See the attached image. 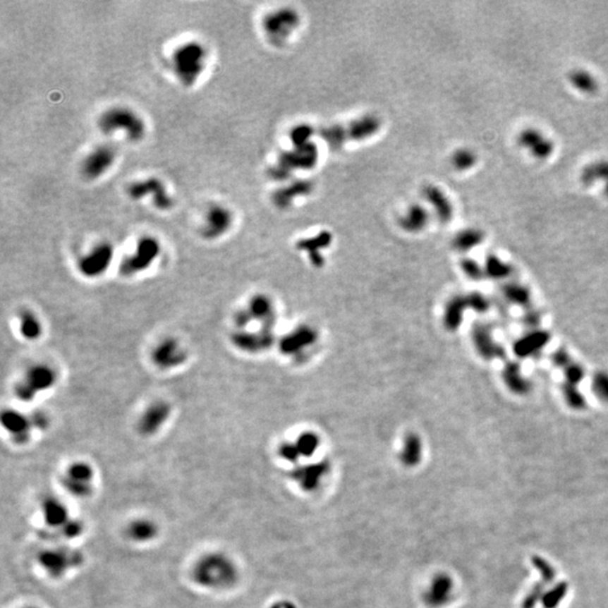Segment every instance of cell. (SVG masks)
<instances>
[{
  "label": "cell",
  "mask_w": 608,
  "mask_h": 608,
  "mask_svg": "<svg viewBox=\"0 0 608 608\" xmlns=\"http://www.w3.org/2000/svg\"><path fill=\"white\" fill-rule=\"evenodd\" d=\"M192 578L198 587L213 592L235 586L239 570L235 561L221 552H211L197 559L192 569Z\"/></svg>",
  "instance_id": "obj_1"
},
{
  "label": "cell",
  "mask_w": 608,
  "mask_h": 608,
  "mask_svg": "<svg viewBox=\"0 0 608 608\" xmlns=\"http://www.w3.org/2000/svg\"><path fill=\"white\" fill-rule=\"evenodd\" d=\"M382 121L373 114L363 115L343 124L324 126L319 135L330 149L339 150L349 142H360L374 137L381 130Z\"/></svg>",
  "instance_id": "obj_2"
},
{
  "label": "cell",
  "mask_w": 608,
  "mask_h": 608,
  "mask_svg": "<svg viewBox=\"0 0 608 608\" xmlns=\"http://www.w3.org/2000/svg\"><path fill=\"white\" fill-rule=\"evenodd\" d=\"M207 66V50L203 43L187 41L178 45L171 56L173 73L179 84L192 88L197 84Z\"/></svg>",
  "instance_id": "obj_3"
},
{
  "label": "cell",
  "mask_w": 608,
  "mask_h": 608,
  "mask_svg": "<svg viewBox=\"0 0 608 608\" xmlns=\"http://www.w3.org/2000/svg\"><path fill=\"white\" fill-rule=\"evenodd\" d=\"M97 126L107 135L122 132L130 142H140L147 134V124L142 116L137 111L123 105L104 111L98 118Z\"/></svg>",
  "instance_id": "obj_4"
},
{
  "label": "cell",
  "mask_w": 608,
  "mask_h": 608,
  "mask_svg": "<svg viewBox=\"0 0 608 608\" xmlns=\"http://www.w3.org/2000/svg\"><path fill=\"white\" fill-rule=\"evenodd\" d=\"M58 382L56 368L45 363H37L26 370L22 379L15 384L14 394L20 401H34L39 394L54 388Z\"/></svg>",
  "instance_id": "obj_5"
},
{
  "label": "cell",
  "mask_w": 608,
  "mask_h": 608,
  "mask_svg": "<svg viewBox=\"0 0 608 608\" xmlns=\"http://www.w3.org/2000/svg\"><path fill=\"white\" fill-rule=\"evenodd\" d=\"M292 150L283 152L276 164L268 169L271 178L283 181L288 178L296 171H309L318 162V148L315 143L304 145H293Z\"/></svg>",
  "instance_id": "obj_6"
},
{
  "label": "cell",
  "mask_w": 608,
  "mask_h": 608,
  "mask_svg": "<svg viewBox=\"0 0 608 608\" xmlns=\"http://www.w3.org/2000/svg\"><path fill=\"white\" fill-rule=\"evenodd\" d=\"M162 254V243L152 236H145L138 241L131 255L123 258L120 264V274L123 277L137 276L148 271Z\"/></svg>",
  "instance_id": "obj_7"
},
{
  "label": "cell",
  "mask_w": 608,
  "mask_h": 608,
  "mask_svg": "<svg viewBox=\"0 0 608 608\" xmlns=\"http://www.w3.org/2000/svg\"><path fill=\"white\" fill-rule=\"evenodd\" d=\"M301 17L294 8H279L268 13L262 20V30L273 44H284L299 28Z\"/></svg>",
  "instance_id": "obj_8"
},
{
  "label": "cell",
  "mask_w": 608,
  "mask_h": 608,
  "mask_svg": "<svg viewBox=\"0 0 608 608\" xmlns=\"http://www.w3.org/2000/svg\"><path fill=\"white\" fill-rule=\"evenodd\" d=\"M126 194L132 201H141L151 197L154 209L166 212L174 207V200L167 192L165 183L158 177L151 176L131 183L126 188Z\"/></svg>",
  "instance_id": "obj_9"
},
{
  "label": "cell",
  "mask_w": 608,
  "mask_h": 608,
  "mask_svg": "<svg viewBox=\"0 0 608 608\" xmlns=\"http://www.w3.org/2000/svg\"><path fill=\"white\" fill-rule=\"evenodd\" d=\"M95 471L84 461L73 462L68 466L61 477L62 488L77 498L90 497L94 490Z\"/></svg>",
  "instance_id": "obj_10"
},
{
  "label": "cell",
  "mask_w": 608,
  "mask_h": 608,
  "mask_svg": "<svg viewBox=\"0 0 608 608\" xmlns=\"http://www.w3.org/2000/svg\"><path fill=\"white\" fill-rule=\"evenodd\" d=\"M114 260V247L112 243L103 241L97 243L86 255L79 258L77 268L81 276L95 279L103 276Z\"/></svg>",
  "instance_id": "obj_11"
},
{
  "label": "cell",
  "mask_w": 608,
  "mask_h": 608,
  "mask_svg": "<svg viewBox=\"0 0 608 608\" xmlns=\"http://www.w3.org/2000/svg\"><path fill=\"white\" fill-rule=\"evenodd\" d=\"M188 353L176 338H164L150 353V360L160 371H173L184 365Z\"/></svg>",
  "instance_id": "obj_12"
},
{
  "label": "cell",
  "mask_w": 608,
  "mask_h": 608,
  "mask_svg": "<svg viewBox=\"0 0 608 608\" xmlns=\"http://www.w3.org/2000/svg\"><path fill=\"white\" fill-rule=\"evenodd\" d=\"M233 213L228 207L215 203L209 205L204 214L201 236L207 241H218L224 237L233 226Z\"/></svg>",
  "instance_id": "obj_13"
},
{
  "label": "cell",
  "mask_w": 608,
  "mask_h": 608,
  "mask_svg": "<svg viewBox=\"0 0 608 608\" xmlns=\"http://www.w3.org/2000/svg\"><path fill=\"white\" fill-rule=\"evenodd\" d=\"M118 158L114 147L101 145L92 149L81 162V175L87 181H96L107 175Z\"/></svg>",
  "instance_id": "obj_14"
},
{
  "label": "cell",
  "mask_w": 608,
  "mask_h": 608,
  "mask_svg": "<svg viewBox=\"0 0 608 608\" xmlns=\"http://www.w3.org/2000/svg\"><path fill=\"white\" fill-rule=\"evenodd\" d=\"M173 407L165 400L151 402L140 415L137 422V430L143 437H152L162 430V427L171 419Z\"/></svg>",
  "instance_id": "obj_15"
},
{
  "label": "cell",
  "mask_w": 608,
  "mask_h": 608,
  "mask_svg": "<svg viewBox=\"0 0 608 608\" xmlns=\"http://www.w3.org/2000/svg\"><path fill=\"white\" fill-rule=\"evenodd\" d=\"M39 564L51 577H61L80 564V554L67 547L48 549L39 557Z\"/></svg>",
  "instance_id": "obj_16"
},
{
  "label": "cell",
  "mask_w": 608,
  "mask_h": 608,
  "mask_svg": "<svg viewBox=\"0 0 608 608\" xmlns=\"http://www.w3.org/2000/svg\"><path fill=\"white\" fill-rule=\"evenodd\" d=\"M0 422L4 430L11 436V441L17 445H25L31 439L34 428L28 415L15 409H6L1 413Z\"/></svg>",
  "instance_id": "obj_17"
},
{
  "label": "cell",
  "mask_w": 608,
  "mask_h": 608,
  "mask_svg": "<svg viewBox=\"0 0 608 608\" xmlns=\"http://www.w3.org/2000/svg\"><path fill=\"white\" fill-rule=\"evenodd\" d=\"M517 143L535 159H547L554 152L555 145L552 139L537 128H528L519 132Z\"/></svg>",
  "instance_id": "obj_18"
},
{
  "label": "cell",
  "mask_w": 608,
  "mask_h": 608,
  "mask_svg": "<svg viewBox=\"0 0 608 608\" xmlns=\"http://www.w3.org/2000/svg\"><path fill=\"white\" fill-rule=\"evenodd\" d=\"M273 341V332L267 328H262V330L258 332L238 330L231 336V343L236 348L241 352L251 353V354L265 351L271 346Z\"/></svg>",
  "instance_id": "obj_19"
},
{
  "label": "cell",
  "mask_w": 608,
  "mask_h": 608,
  "mask_svg": "<svg viewBox=\"0 0 608 608\" xmlns=\"http://www.w3.org/2000/svg\"><path fill=\"white\" fill-rule=\"evenodd\" d=\"M422 197L428 203L436 218L442 224H447L454 215V205L446 193L436 185H426L422 188Z\"/></svg>",
  "instance_id": "obj_20"
},
{
  "label": "cell",
  "mask_w": 608,
  "mask_h": 608,
  "mask_svg": "<svg viewBox=\"0 0 608 608\" xmlns=\"http://www.w3.org/2000/svg\"><path fill=\"white\" fill-rule=\"evenodd\" d=\"M312 182L310 181H296L290 183L288 186L274 193L273 202L279 209H288L296 202V198L305 197L313 192Z\"/></svg>",
  "instance_id": "obj_21"
},
{
  "label": "cell",
  "mask_w": 608,
  "mask_h": 608,
  "mask_svg": "<svg viewBox=\"0 0 608 608\" xmlns=\"http://www.w3.org/2000/svg\"><path fill=\"white\" fill-rule=\"evenodd\" d=\"M430 211L422 204H411L402 213L399 219V224L402 229L409 233H417L422 231L430 222Z\"/></svg>",
  "instance_id": "obj_22"
},
{
  "label": "cell",
  "mask_w": 608,
  "mask_h": 608,
  "mask_svg": "<svg viewBox=\"0 0 608 608\" xmlns=\"http://www.w3.org/2000/svg\"><path fill=\"white\" fill-rule=\"evenodd\" d=\"M473 341L478 352L480 353L485 358L491 360V358H501L504 355L501 347L494 343L490 330L485 324H475L473 328Z\"/></svg>",
  "instance_id": "obj_23"
},
{
  "label": "cell",
  "mask_w": 608,
  "mask_h": 608,
  "mask_svg": "<svg viewBox=\"0 0 608 608\" xmlns=\"http://www.w3.org/2000/svg\"><path fill=\"white\" fill-rule=\"evenodd\" d=\"M580 182L587 187L595 184L602 185L603 194L608 197V160H596L583 167L580 173Z\"/></svg>",
  "instance_id": "obj_24"
},
{
  "label": "cell",
  "mask_w": 608,
  "mask_h": 608,
  "mask_svg": "<svg viewBox=\"0 0 608 608\" xmlns=\"http://www.w3.org/2000/svg\"><path fill=\"white\" fill-rule=\"evenodd\" d=\"M315 338H317V335H315V330L311 329L310 327L302 326L294 330L293 332H291L290 335L283 338L281 349L285 354L299 353L301 349L313 343Z\"/></svg>",
  "instance_id": "obj_25"
},
{
  "label": "cell",
  "mask_w": 608,
  "mask_h": 608,
  "mask_svg": "<svg viewBox=\"0 0 608 608\" xmlns=\"http://www.w3.org/2000/svg\"><path fill=\"white\" fill-rule=\"evenodd\" d=\"M253 321L262 322V328L272 329L274 326L273 304L265 296H255L251 298L247 308Z\"/></svg>",
  "instance_id": "obj_26"
},
{
  "label": "cell",
  "mask_w": 608,
  "mask_h": 608,
  "mask_svg": "<svg viewBox=\"0 0 608 608\" xmlns=\"http://www.w3.org/2000/svg\"><path fill=\"white\" fill-rule=\"evenodd\" d=\"M549 341V335L547 332L535 330L517 341L513 346V352L518 358H528L530 355L539 353Z\"/></svg>",
  "instance_id": "obj_27"
},
{
  "label": "cell",
  "mask_w": 608,
  "mask_h": 608,
  "mask_svg": "<svg viewBox=\"0 0 608 608\" xmlns=\"http://www.w3.org/2000/svg\"><path fill=\"white\" fill-rule=\"evenodd\" d=\"M159 533L156 523L151 519L139 518L135 519L126 528V535L128 540L135 543H147L154 541Z\"/></svg>",
  "instance_id": "obj_28"
},
{
  "label": "cell",
  "mask_w": 608,
  "mask_h": 608,
  "mask_svg": "<svg viewBox=\"0 0 608 608\" xmlns=\"http://www.w3.org/2000/svg\"><path fill=\"white\" fill-rule=\"evenodd\" d=\"M332 237L329 232H320L315 237L300 241L298 243V248L300 250L307 251L311 262H312L313 265L319 267V266L324 264V257L321 256L319 251H320V249L327 248L330 245V243H332Z\"/></svg>",
  "instance_id": "obj_29"
},
{
  "label": "cell",
  "mask_w": 608,
  "mask_h": 608,
  "mask_svg": "<svg viewBox=\"0 0 608 608\" xmlns=\"http://www.w3.org/2000/svg\"><path fill=\"white\" fill-rule=\"evenodd\" d=\"M18 329L25 341H39L43 335L42 321L31 310H23L20 313Z\"/></svg>",
  "instance_id": "obj_30"
},
{
  "label": "cell",
  "mask_w": 608,
  "mask_h": 608,
  "mask_svg": "<svg viewBox=\"0 0 608 608\" xmlns=\"http://www.w3.org/2000/svg\"><path fill=\"white\" fill-rule=\"evenodd\" d=\"M328 466L326 463L312 464V466H304L301 469L294 472V478L299 481L302 488L305 490L317 488L319 482L328 471Z\"/></svg>",
  "instance_id": "obj_31"
},
{
  "label": "cell",
  "mask_w": 608,
  "mask_h": 608,
  "mask_svg": "<svg viewBox=\"0 0 608 608\" xmlns=\"http://www.w3.org/2000/svg\"><path fill=\"white\" fill-rule=\"evenodd\" d=\"M568 80L575 90L586 95H594L600 88L596 77L585 69L571 70L568 75Z\"/></svg>",
  "instance_id": "obj_32"
},
{
  "label": "cell",
  "mask_w": 608,
  "mask_h": 608,
  "mask_svg": "<svg viewBox=\"0 0 608 608\" xmlns=\"http://www.w3.org/2000/svg\"><path fill=\"white\" fill-rule=\"evenodd\" d=\"M449 592V583L446 577L434 578L425 592V602L432 607H437L446 600Z\"/></svg>",
  "instance_id": "obj_33"
},
{
  "label": "cell",
  "mask_w": 608,
  "mask_h": 608,
  "mask_svg": "<svg viewBox=\"0 0 608 608\" xmlns=\"http://www.w3.org/2000/svg\"><path fill=\"white\" fill-rule=\"evenodd\" d=\"M466 308L469 307H468V301L463 296H454L453 299L449 300L444 315V324L447 327V329H458L463 319L464 310Z\"/></svg>",
  "instance_id": "obj_34"
},
{
  "label": "cell",
  "mask_w": 608,
  "mask_h": 608,
  "mask_svg": "<svg viewBox=\"0 0 608 608\" xmlns=\"http://www.w3.org/2000/svg\"><path fill=\"white\" fill-rule=\"evenodd\" d=\"M502 375H504V381H505L508 388L511 389L515 394H526L530 390V383L521 374V367H519L518 364H507V366L504 368Z\"/></svg>",
  "instance_id": "obj_35"
},
{
  "label": "cell",
  "mask_w": 608,
  "mask_h": 608,
  "mask_svg": "<svg viewBox=\"0 0 608 608\" xmlns=\"http://www.w3.org/2000/svg\"><path fill=\"white\" fill-rule=\"evenodd\" d=\"M485 233L480 229L468 228L462 230L453 239V245L458 251H469L482 243Z\"/></svg>",
  "instance_id": "obj_36"
},
{
  "label": "cell",
  "mask_w": 608,
  "mask_h": 608,
  "mask_svg": "<svg viewBox=\"0 0 608 608\" xmlns=\"http://www.w3.org/2000/svg\"><path fill=\"white\" fill-rule=\"evenodd\" d=\"M43 516L44 523L51 528H59L63 523L68 524V511L62 504L52 500V501L44 502L43 505Z\"/></svg>",
  "instance_id": "obj_37"
},
{
  "label": "cell",
  "mask_w": 608,
  "mask_h": 608,
  "mask_svg": "<svg viewBox=\"0 0 608 608\" xmlns=\"http://www.w3.org/2000/svg\"><path fill=\"white\" fill-rule=\"evenodd\" d=\"M422 441L417 435H408L402 446L401 461L406 466H413L422 458Z\"/></svg>",
  "instance_id": "obj_38"
},
{
  "label": "cell",
  "mask_w": 608,
  "mask_h": 608,
  "mask_svg": "<svg viewBox=\"0 0 608 608\" xmlns=\"http://www.w3.org/2000/svg\"><path fill=\"white\" fill-rule=\"evenodd\" d=\"M478 154L470 148H460L451 156V165L455 171H470L477 165Z\"/></svg>",
  "instance_id": "obj_39"
},
{
  "label": "cell",
  "mask_w": 608,
  "mask_h": 608,
  "mask_svg": "<svg viewBox=\"0 0 608 608\" xmlns=\"http://www.w3.org/2000/svg\"><path fill=\"white\" fill-rule=\"evenodd\" d=\"M485 273L490 279H504L511 275V267L505 262H502L498 257L490 255L486 260Z\"/></svg>",
  "instance_id": "obj_40"
},
{
  "label": "cell",
  "mask_w": 608,
  "mask_h": 608,
  "mask_svg": "<svg viewBox=\"0 0 608 608\" xmlns=\"http://www.w3.org/2000/svg\"><path fill=\"white\" fill-rule=\"evenodd\" d=\"M319 444H320V441H319L318 436L315 435V432H308L299 436V438L296 439V446L300 456L310 458L317 452Z\"/></svg>",
  "instance_id": "obj_41"
},
{
  "label": "cell",
  "mask_w": 608,
  "mask_h": 608,
  "mask_svg": "<svg viewBox=\"0 0 608 608\" xmlns=\"http://www.w3.org/2000/svg\"><path fill=\"white\" fill-rule=\"evenodd\" d=\"M504 296L508 301L518 305H528L530 303V294L528 288L523 285L511 283L504 286Z\"/></svg>",
  "instance_id": "obj_42"
},
{
  "label": "cell",
  "mask_w": 608,
  "mask_h": 608,
  "mask_svg": "<svg viewBox=\"0 0 608 608\" xmlns=\"http://www.w3.org/2000/svg\"><path fill=\"white\" fill-rule=\"evenodd\" d=\"M562 392H564V399L566 403L573 409L580 411L586 406V400L583 398V394L578 390L577 385L568 384L564 383L562 385Z\"/></svg>",
  "instance_id": "obj_43"
},
{
  "label": "cell",
  "mask_w": 608,
  "mask_h": 608,
  "mask_svg": "<svg viewBox=\"0 0 608 608\" xmlns=\"http://www.w3.org/2000/svg\"><path fill=\"white\" fill-rule=\"evenodd\" d=\"M592 389L595 396L604 402H608V373L598 372L592 381Z\"/></svg>",
  "instance_id": "obj_44"
},
{
  "label": "cell",
  "mask_w": 608,
  "mask_h": 608,
  "mask_svg": "<svg viewBox=\"0 0 608 608\" xmlns=\"http://www.w3.org/2000/svg\"><path fill=\"white\" fill-rule=\"evenodd\" d=\"M313 128L308 124H301L292 128L290 133V139L293 145H304L311 142V137L313 135Z\"/></svg>",
  "instance_id": "obj_45"
},
{
  "label": "cell",
  "mask_w": 608,
  "mask_h": 608,
  "mask_svg": "<svg viewBox=\"0 0 608 608\" xmlns=\"http://www.w3.org/2000/svg\"><path fill=\"white\" fill-rule=\"evenodd\" d=\"M562 370L566 377V383L568 384L578 385L583 381L585 372L583 367L579 364L575 363V360L572 358L562 367Z\"/></svg>",
  "instance_id": "obj_46"
},
{
  "label": "cell",
  "mask_w": 608,
  "mask_h": 608,
  "mask_svg": "<svg viewBox=\"0 0 608 608\" xmlns=\"http://www.w3.org/2000/svg\"><path fill=\"white\" fill-rule=\"evenodd\" d=\"M461 266H462L464 273L473 281H479V279H482L485 269H482L475 260H463Z\"/></svg>",
  "instance_id": "obj_47"
},
{
  "label": "cell",
  "mask_w": 608,
  "mask_h": 608,
  "mask_svg": "<svg viewBox=\"0 0 608 608\" xmlns=\"http://www.w3.org/2000/svg\"><path fill=\"white\" fill-rule=\"evenodd\" d=\"M468 298H469V299H466L468 307L475 310L477 312H485V311L489 309L488 300L485 296H481V294L473 293L468 296Z\"/></svg>",
  "instance_id": "obj_48"
},
{
  "label": "cell",
  "mask_w": 608,
  "mask_h": 608,
  "mask_svg": "<svg viewBox=\"0 0 608 608\" xmlns=\"http://www.w3.org/2000/svg\"><path fill=\"white\" fill-rule=\"evenodd\" d=\"M30 418H31L34 430H45L50 426V419L44 413H41V411L32 413L30 415Z\"/></svg>",
  "instance_id": "obj_49"
},
{
  "label": "cell",
  "mask_w": 608,
  "mask_h": 608,
  "mask_svg": "<svg viewBox=\"0 0 608 608\" xmlns=\"http://www.w3.org/2000/svg\"><path fill=\"white\" fill-rule=\"evenodd\" d=\"M539 321L540 313L536 312V311H533V310H530V312H528L526 313V315H525L524 322L526 326H536V324H539Z\"/></svg>",
  "instance_id": "obj_50"
},
{
  "label": "cell",
  "mask_w": 608,
  "mask_h": 608,
  "mask_svg": "<svg viewBox=\"0 0 608 608\" xmlns=\"http://www.w3.org/2000/svg\"><path fill=\"white\" fill-rule=\"evenodd\" d=\"M31 608H35V607H31Z\"/></svg>",
  "instance_id": "obj_51"
}]
</instances>
